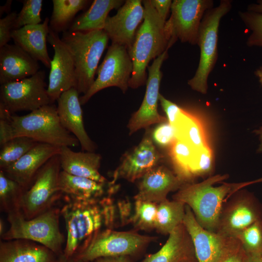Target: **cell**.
<instances>
[{
  "instance_id": "1",
  "label": "cell",
  "mask_w": 262,
  "mask_h": 262,
  "mask_svg": "<svg viewBox=\"0 0 262 262\" xmlns=\"http://www.w3.org/2000/svg\"><path fill=\"white\" fill-rule=\"evenodd\" d=\"M132 209L127 199L116 201L113 196L93 201L66 199L60 212L66 230L64 255L75 256L99 231L129 224Z\"/></svg>"
},
{
  "instance_id": "2",
  "label": "cell",
  "mask_w": 262,
  "mask_h": 262,
  "mask_svg": "<svg viewBox=\"0 0 262 262\" xmlns=\"http://www.w3.org/2000/svg\"><path fill=\"white\" fill-rule=\"evenodd\" d=\"M228 175H216L198 183L183 184L173 196V199L188 206L199 225L205 229L216 232L220 214L225 200L242 188L248 181L223 183L213 185L227 179Z\"/></svg>"
},
{
  "instance_id": "3",
  "label": "cell",
  "mask_w": 262,
  "mask_h": 262,
  "mask_svg": "<svg viewBox=\"0 0 262 262\" xmlns=\"http://www.w3.org/2000/svg\"><path fill=\"white\" fill-rule=\"evenodd\" d=\"M142 3L144 7V20L128 50L133 66L129 87L133 89L146 83V69L149 62L170 48L164 32L166 21L160 17L150 0H142Z\"/></svg>"
},
{
  "instance_id": "4",
  "label": "cell",
  "mask_w": 262,
  "mask_h": 262,
  "mask_svg": "<svg viewBox=\"0 0 262 262\" xmlns=\"http://www.w3.org/2000/svg\"><path fill=\"white\" fill-rule=\"evenodd\" d=\"M74 63L76 89L85 94L93 84L99 61L109 38L104 30L90 32L65 31L61 38Z\"/></svg>"
},
{
  "instance_id": "5",
  "label": "cell",
  "mask_w": 262,
  "mask_h": 262,
  "mask_svg": "<svg viewBox=\"0 0 262 262\" xmlns=\"http://www.w3.org/2000/svg\"><path fill=\"white\" fill-rule=\"evenodd\" d=\"M61 210L52 207L31 219L21 211L8 213L9 229L1 236L3 240L25 239L41 244L57 256L63 254L64 237L59 228Z\"/></svg>"
},
{
  "instance_id": "6",
  "label": "cell",
  "mask_w": 262,
  "mask_h": 262,
  "mask_svg": "<svg viewBox=\"0 0 262 262\" xmlns=\"http://www.w3.org/2000/svg\"><path fill=\"white\" fill-rule=\"evenodd\" d=\"M10 121L15 137L27 136L38 143L60 147H77L80 144L77 138L62 126L57 107L52 104L24 115H12Z\"/></svg>"
},
{
  "instance_id": "7",
  "label": "cell",
  "mask_w": 262,
  "mask_h": 262,
  "mask_svg": "<svg viewBox=\"0 0 262 262\" xmlns=\"http://www.w3.org/2000/svg\"><path fill=\"white\" fill-rule=\"evenodd\" d=\"M231 3L229 0H221L217 6L207 11L201 21L197 42L200 49L199 63L188 84L194 90L203 94L207 93L208 78L217 60L220 22L230 10Z\"/></svg>"
},
{
  "instance_id": "8",
  "label": "cell",
  "mask_w": 262,
  "mask_h": 262,
  "mask_svg": "<svg viewBox=\"0 0 262 262\" xmlns=\"http://www.w3.org/2000/svg\"><path fill=\"white\" fill-rule=\"evenodd\" d=\"M157 237L142 235L137 230L103 229L96 234L76 257L87 262L106 257L128 256L133 259L141 255Z\"/></svg>"
},
{
  "instance_id": "9",
  "label": "cell",
  "mask_w": 262,
  "mask_h": 262,
  "mask_svg": "<svg viewBox=\"0 0 262 262\" xmlns=\"http://www.w3.org/2000/svg\"><path fill=\"white\" fill-rule=\"evenodd\" d=\"M60 169L58 154L50 159L38 171L21 198L20 211L26 219L35 217L52 208L62 194L58 185Z\"/></svg>"
},
{
  "instance_id": "10",
  "label": "cell",
  "mask_w": 262,
  "mask_h": 262,
  "mask_svg": "<svg viewBox=\"0 0 262 262\" xmlns=\"http://www.w3.org/2000/svg\"><path fill=\"white\" fill-rule=\"evenodd\" d=\"M211 0H174L171 15L164 25V32L170 48L180 40L197 44L200 26L207 10L213 7Z\"/></svg>"
},
{
  "instance_id": "11",
  "label": "cell",
  "mask_w": 262,
  "mask_h": 262,
  "mask_svg": "<svg viewBox=\"0 0 262 262\" xmlns=\"http://www.w3.org/2000/svg\"><path fill=\"white\" fill-rule=\"evenodd\" d=\"M45 79V72L39 70L30 77L1 84L0 104L12 115L24 110L32 112L52 104Z\"/></svg>"
},
{
  "instance_id": "12",
  "label": "cell",
  "mask_w": 262,
  "mask_h": 262,
  "mask_svg": "<svg viewBox=\"0 0 262 262\" xmlns=\"http://www.w3.org/2000/svg\"><path fill=\"white\" fill-rule=\"evenodd\" d=\"M183 224L192 241L197 262H221L243 250L237 239L224 237L202 227L186 205Z\"/></svg>"
},
{
  "instance_id": "13",
  "label": "cell",
  "mask_w": 262,
  "mask_h": 262,
  "mask_svg": "<svg viewBox=\"0 0 262 262\" xmlns=\"http://www.w3.org/2000/svg\"><path fill=\"white\" fill-rule=\"evenodd\" d=\"M133 68V63L127 48L112 44L98 68L97 77L93 84L85 94L80 97L81 105L87 103L98 91L109 87H117L125 93L129 87Z\"/></svg>"
},
{
  "instance_id": "14",
  "label": "cell",
  "mask_w": 262,
  "mask_h": 262,
  "mask_svg": "<svg viewBox=\"0 0 262 262\" xmlns=\"http://www.w3.org/2000/svg\"><path fill=\"white\" fill-rule=\"evenodd\" d=\"M259 220H262V209L256 198L248 193L237 194L224 203L216 233L236 238L242 230Z\"/></svg>"
},
{
  "instance_id": "15",
  "label": "cell",
  "mask_w": 262,
  "mask_h": 262,
  "mask_svg": "<svg viewBox=\"0 0 262 262\" xmlns=\"http://www.w3.org/2000/svg\"><path fill=\"white\" fill-rule=\"evenodd\" d=\"M167 51L168 49L154 59L152 64L147 67L145 95L140 108L129 120L128 128L130 135L152 124L168 121L167 118L161 115L158 111L160 84L162 78L161 68L168 57Z\"/></svg>"
},
{
  "instance_id": "16",
  "label": "cell",
  "mask_w": 262,
  "mask_h": 262,
  "mask_svg": "<svg viewBox=\"0 0 262 262\" xmlns=\"http://www.w3.org/2000/svg\"><path fill=\"white\" fill-rule=\"evenodd\" d=\"M47 41L52 47L54 54L51 61L47 91L52 102L64 92L76 88L74 63L68 49L58 33L50 28Z\"/></svg>"
},
{
  "instance_id": "17",
  "label": "cell",
  "mask_w": 262,
  "mask_h": 262,
  "mask_svg": "<svg viewBox=\"0 0 262 262\" xmlns=\"http://www.w3.org/2000/svg\"><path fill=\"white\" fill-rule=\"evenodd\" d=\"M141 0H127L116 14L107 17L104 30L112 44L124 46L128 50L134 42L140 24L143 21L144 7Z\"/></svg>"
},
{
  "instance_id": "18",
  "label": "cell",
  "mask_w": 262,
  "mask_h": 262,
  "mask_svg": "<svg viewBox=\"0 0 262 262\" xmlns=\"http://www.w3.org/2000/svg\"><path fill=\"white\" fill-rule=\"evenodd\" d=\"M163 156L157 150L151 136L146 135L138 145L125 154L115 170L111 182L120 179L133 182L159 165Z\"/></svg>"
},
{
  "instance_id": "19",
  "label": "cell",
  "mask_w": 262,
  "mask_h": 262,
  "mask_svg": "<svg viewBox=\"0 0 262 262\" xmlns=\"http://www.w3.org/2000/svg\"><path fill=\"white\" fill-rule=\"evenodd\" d=\"M61 150L60 147L38 143L16 163L0 170L26 190L41 168Z\"/></svg>"
},
{
  "instance_id": "20",
  "label": "cell",
  "mask_w": 262,
  "mask_h": 262,
  "mask_svg": "<svg viewBox=\"0 0 262 262\" xmlns=\"http://www.w3.org/2000/svg\"><path fill=\"white\" fill-rule=\"evenodd\" d=\"M185 183L174 172L159 165L140 179L134 199L158 204L167 199L169 193L178 191Z\"/></svg>"
},
{
  "instance_id": "21",
  "label": "cell",
  "mask_w": 262,
  "mask_h": 262,
  "mask_svg": "<svg viewBox=\"0 0 262 262\" xmlns=\"http://www.w3.org/2000/svg\"><path fill=\"white\" fill-rule=\"evenodd\" d=\"M79 94L72 88L61 95L57 100L58 116L64 128L78 140L82 150L94 152L96 146L84 128Z\"/></svg>"
},
{
  "instance_id": "22",
  "label": "cell",
  "mask_w": 262,
  "mask_h": 262,
  "mask_svg": "<svg viewBox=\"0 0 262 262\" xmlns=\"http://www.w3.org/2000/svg\"><path fill=\"white\" fill-rule=\"evenodd\" d=\"M59 188L66 199L93 201L113 196L117 189L111 181L99 182L93 180L74 176L61 170L59 177Z\"/></svg>"
},
{
  "instance_id": "23",
  "label": "cell",
  "mask_w": 262,
  "mask_h": 262,
  "mask_svg": "<svg viewBox=\"0 0 262 262\" xmlns=\"http://www.w3.org/2000/svg\"><path fill=\"white\" fill-rule=\"evenodd\" d=\"M39 69L38 61L16 44L0 48V85L30 77Z\"/></svg>"
},
{
  "instance_id": "24",
  "label": "cell",
  "mask_w": 262,
  "mask_h": 262,
  "mask_svg": "<svg viewBox=\"0 0 262 262\" xmlns=\"http://www.w3.org/2000/svg\"><path fill=\"white\" fill-rule=\"evenodd\" d=\"M140 262H197L192 241L183 223L169 234L158 251Z\"/></svg>"
},
{
  "instance_id": "25",
  "label": "cell",
  "mask_w": 262,
  "mask_h": 262,
  "mask_svg": "<svg viewBox=\"0 0 262 262\" xmlns=\"http://www.w3.org/2000/svg\"><path fill=\"white\" fill-rule=\"evenodd\" d=\"M49 18L46 17L41 23L25 26L15 29L12 39L18 46L36 61H41L47 67L50 68V59L47 47V37L50 30Z\"/></svg>"
},
{
  "instance_id": "26",
  "label": "cell",
  "mask_w": 262,
  "mask_h": 262,
  "mask_svg": "<svg viewBox=\"0 0 262 262\" xmlns=\"http://www.w3.org/2000/svg\"><path fill=\"white\" fill-rule=\"evenodd\" d=\"M57 255L36 242L14 239L1 241L0 262H57Z\"/></svg>"
},
{
  "instance_id": "27",
  "label": "cell",
  "mask_w": 262,
  "mask_h": 262,
  "mask_svg": "<svg viewBox=\"0 0 262 262\" xmlns=\"http://www.w3.org/2000/svg\"><path fill=\"white\" fill-rule=\"evenodd\" d=\"M62 170L74 176L107 183V180L99 172L101 156L94 152H75L68 147H61L59 154Z\"/></svg>"
},
{
  "instance_id": "28",
  "label": "cell",
  "mask_w": 262,
  "mask_h": 262,
  "mask_svg": "<svg viewBox=\"0 0 262 262\" xmlns=\"http://www.w3.org/2000/svg\"><path fill=\"white\" fill-rule=\"evenodd\" d=\"M125 2L122 0H94L89 9L71 24L68 31L90 32L103 30L109 12L119 9Z\"/></svg>"
},
{
  "instance_id": "29",
  "label": "cell",
  "mask_w": 262,
  "mask_h": 262,
  "mask_svg": "<svg viewBox=\"0 0 262 262\" xmlns=\"http://www.w3.org/2000/svg\"><path fill=\"white\" fill-rule=\"evenodd\" d=\"M185 214V204L180 201L167 199L158 203L155 229L159 233L169 235L183 223Z\"/></svg>"
},
{
  "instance_id": "30",
  "label": "cell",
  "mask_w": 262,
  "mask_h": 262,
  "mask_svg": "<svg viewBox=\"0 0 262 262\" xmlns=\"http://www.w3.org/2000/svg\"><path fill=\"white\" fill-rule=\"evenodd\" d=\"M173 126L176 138L189 144L195 150L207 146L201 126L196 118L182 108Z\"/></svg>"
},
{
  "instance_id": "31",
  "label": "cell",
  "mask_w": 262,
  "mask_h": 262,
  "mask_svg": "<svg viewBox=\"0 0 262 262\" xmlns=\"http://www.w3.org/2000/svg\"><path fill=\"white\" fill-rule=\"evenodd\" d=\"M89 1L87 0H53L50 28L57 33L64 31L76 14L84 9Z\"/></svg>"
},
{
  "instance_id": "32",
  "label": "cell",
  "mask_w": 262,
  "mask_h": 262,
  "mask_svg": "<svg viewBox=\"0 0 262 262\" xmlns=\"http://www.w3.org/2000/svg\"><path fill=\"white\" fill-rule=\"evenodd\" d=\"M38 143V142L31 138L18 136L15 137L1 146L0 169L16 163Z\"/></svg>"
},
{
  "instance_id": "33",
  "label": "cell",
  "mask_w": 262,
  "mask_h": 262,
  "mask_svg": "<svg viewBox=\"0 0 262 262\" xmlns=\"http://www.w3.org/2000/svg\"><path fill=\"white\" fill-rule=\"evenodd\" d=\"M169 148V155L175 173L186 183H189L191 178L189 165L196 150L184 141L177 138Z\"/></svg>"
},
{
  "instance_id": "34",
  "label": "cell",
  "mask_w": 262,
  "mask_h": 262,
  "mask_svg": "<svg viewBox=\"0 0 262 262\" xmlns=\"http://www.w3.org/2000/svg\"><path fill=\"white\" fill-rule=\"evenodd\" d=\"M26 189L18 182L0 171V201L2 209L8 213L20 210L22 197Z\"/></svg>"
},
{
  "instance_id": "35",
  "label": "cell",
  "mask_w": 262,
  "mask_h": 262,
  "mask_svg": "<svg viewBox=\"0 0 262 262\" xmlns=\"http://www.w3.org/2000/svg\"><path fill=\"white\" fill-rule=\"evenodd\" d=\"M131 223L135 230L150 231L155 229L157 203L134 200Z\"/></svg>"
},
{
  "instance_id": "36",
  "label": "cell",
  "mask_w": 262,
  "mask_h": 262,
  "mask_svg": "<svg viewBox=\"0 0 262 262\" xmlns=\"http://www.w3.org/2000/svg\"><path fill=\"white\" fill-rule=\"evenodd\" d=\"M236 238L246 254H262V220L242 230Z\"/></svg>"
},
{
  "instance_id": "37",
  "label": "cell",
  "mask_w": 262,
  "mask_h": 262,
  "mask_svg": "<svg viewBox=\"0 0 262 262\" xmlns=\"http://www.w3.org/2000/svg\"><path fill=\"white\" fill-rule=\"evenodd\" d=\"M22 2V8L17 14L15 21L14 30L18 29L27 25L41 23V12L43 0H24Z\"/></svg>"
},
{
  "instance_id": "38",
  "label": "cell",
  "mask_w": 262,
  "mask_h": 262,
  "mask_svg": "<svg viewBox=\"0 0 262 262\" xmlns=\"http://www.w3.org/2000/svg\"><path fill=\"white\" fill-rule=\"evenodd\" d=\"M239 16L250 34L246 40L248 47L262 49V14L248 11H240Z\"/></svg>"
},
{
  "instance_id": "39",
  "label": "cell",
  "mask_w": 262,
  "mask_h": 262,
  "mask_svg": "<svg viewBox=\"0 0 262 262\" xmlns=\"http://www.w3.org/2000/svg\"><path fill=\"white\" fill-rule=\"evenodd\" d=\"M212 166V153L208 146L196 150L189 165L191 179L194 176H202L209 173Z\"/></svg>"
},
{
  "instance_id": "40",
  "label": "cell",
  "mask_w": 262,
  "mask_h": 262,
  "mask_svg": "<svg viewBox=\"0 0 262 262\" xmlns=\"http://www.w3.org/2000/svg\"><path fill=\"white\" fill-rule=\"evenodd\" d=\"M153 142L161 147H169L176 139L174 127L168 121L160 123L153 131Z\"/></svg>"
},
{
  "instance_id": "41",
  "label": "cell",
  "mask_w": 262,
  "mask_h": 262,
  "mask_svg": "<svg viewBox=\"0 0 262 262\" xmlns=\"http://www.w3.org/2000/svg\"><path fill=\"white\" fill-rule=\"evenodd\" d=\"M17 14L15 12L7 14L0 19V48L7 44L12 38L14 23Z\"/></svg>"
},
{
  "instance_id": "42",
  "label": "cell",
  "mask_w": 262,
  "mask_h": 262,
  "mask_svg": "<svg viewBox=\"0 0 262 262\" xmlns=\"http://www.w3.org/2000/svg\"><path fill=\"white\" fill-rule=\"evenodd\" d=\"M159 100L162 108L166 115L168 122L173 126L181 109V107L176 103L168 100L161 94L159 95Z\"/></svg>"
},
{
  "instance_id": "43",
  "label": "cell",
  "mask_w": 262,
  "mask_h": 262,
  "mask_svg": "<svg viewBox=\"0 0 262 262\" xmlns=\"http://www.w3.org/2000/svg\"><path fill=\"white\" fill-rule=\"evenodd\" d=\"M9 118H0V146L15 137L13 128Z\"/></svg>"
},
{
  "instance_id": "44",
  "label": "cell",
  "mask_w": 262,
  "mask_h": 262,
  "mask_svg": "<svg viewBox=\"0 0 262 262\" xmlns=\"http://www.w3.org/2000/svg\"><path fill=\"white\" fill-rule=\"evenodd\" d=\"M152 6L155 9L160 17L164 21L171 10L172 1L171 0H150Z\"/></svg>"
},
{
  "instance_id": "45",
  "label": "cell",
  "mask_w": 262,
  "mask_h": 262,
  "mask_svg": "<svg viewBox=\"0 0 262 262\" xmlns=\"http://www.w3.org/2000/svg\"><path fill=\"white\" fill-rule=\"evenodd\" d=\"M131 257L128 256L102 257L94 262H133Z\"/></svg>"
},
{
  "instance_id": "46",
  "label": "cell",
  "mask_w": 262,
  "mask_h": 262,
  "mask_svg": "<svg viewBox=\"0 0 262 262\" xmlns=\"http://www.w3.org/2000/svg\"><path fill=\"white\" fill-rule=\"evenodd\" d=\"M245 253L243 250L232 254L226 258L221 262H244Z\"/></svg>"
},
{
  "instance_id": "47",
  "label": "cell",
  "mask_w": 262,
  "mask_h": 262,
  "mask_svg": "<svg viewBox=\"0 0 262 262\" xmlns=\"http://www.w3.org/2000/svg\"><path fill=\"white\" fill-rule=\"evenodd\" d=\"M247 11L262 14V0L248 5Z\"/></svg>"
},
{
  "instance_id": "48",
  "label": "cell",
  "mask_w": 262,
  "mask_h": 262,
  "mask_svg": "<svg viewBox=\"0 0 262 262\" xmlns=\"http://www.w3.org/2000/svg\"><path fill=\"white\" fill-rule=\"evenodd\" d=\"M244 262H262V254H246L243 259Z\"/></svg>"
},
{
  "instance_id": "49",
  "label": "cell",
  "mask_w": 262,
  "mask_h": 262,
  "mask_svg": "<svg viewBox=\"0 0 262 262\" xmlns=\"http://www.w3.org/2000/svg\"><path fill=\"white\" fill-rule=\"evenodd\" d=\"M57 262H87L83 261L76 256L67 257L64 254L59 256Z\"/></svg>"
},
{
  "instance_id": "50",
  "label": "cell",
  "mask_w": 262,
  "mask_h": 262,
  "mask_svg": "<svg viewBox=\"0 0 262 262\" xmlns=\"http://www.w3.org/2000/svg\"><path fill=\"white\" fill-rule=\"evenodd\" d=\"M256 133L259 135L260 140V145L258 148V151L262 152V126L258 130L255 131Z\"/></svg>"
},
{
  "instance_id": "51",
  "label": "cell",
  "mask_w": 262,
  "mask_h": 262,
  "mask_svg": "<svg viewBox=\"0 0 262 262\" xmlns=\"http://www.w3.org/2000/svg\"><path fill=\"white\" fill-rule=\"evenodd\" d=\"M11 3L12 0H7L4 5L0 6V15L2 14L4 12H8L9 11Z\"/></svg>"
},
{
  "instance_id": "52",
  "label": "cell",
  "mask_w": 262,
  "mask_h": 262,
  "mask_svg": "<svg viewBox=\"0 0 262 262\" xmlns=\"http://www.w3.org/2000/svg\"><path fill=\"white\" fill-rule=\"evenodd\" d=\"M255 75L258 79L259 82L262 85V67H260L257 69L255 72Z\"/></svg>"
},
{
  "instance_id": "53",
  "label": "cell",
  "mask_w": 262,
  "mask_h": 262,
  "mask_svg": "<svg viewBox=\"0 0 262 262\" xmlns=\"http://www.w3.org/2000/svg\"><path fill=\"white\" fill-rule=\"evenodd\" d=\"M4 233V225L2 220L0 221V234L1 236Z\"/></svg>"
},
{
  "instance_id": "54",
  "label": "cell",
  "mask_w": 262,
  "mask_h": 262,
  "mask_svg": "<svg viewBox=\"0 0 262 262\" xmlns=\"http://www.w3.org/2000/svg\"><path fill=\"white\" fill-rule=\"evenodd\" d=\"M249 181L250 185L254 184V183H259V182H262V177L261 178L258 179L257 180H252V181Z\"/></svg>"
},
{
  "instance_id": "55",
  "label": "cell",
  "mask_w": 262,
  "mask_h": 262,
  "mask_svg": "<svg viewBox=\"0 0 262 262\" xmlns=\"http://www.w3.org/2000/svg\"></svg>"
}]
</instances>
